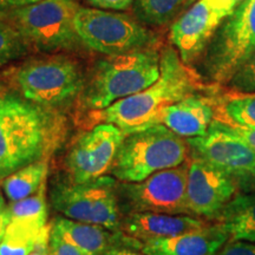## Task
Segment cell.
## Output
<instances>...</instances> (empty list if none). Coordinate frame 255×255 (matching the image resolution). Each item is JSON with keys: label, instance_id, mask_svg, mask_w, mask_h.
I'll return each mask as SVG.
<instances>
[{"label": "cell", "instance_id": "2e32d148", "mask_svg": "<svg viewBox=\"0 0 255 255\" xmlns=\"http://www.w3.org/2000/svg\"><path fill=\"white\" fill-rule=\"evenodd\" d=\"M214 116V100L191 95L165 108L155 124L167 127L181 137L193 138L208 131Z\"/></svg>", "mask_w": 255, "mask_h": 255}, {"label": "cell", "instance_id": "e575fe53", "mask_svg": "<svg viewBox=\"0 0 255 255\" xmlns=\"http://www.w3.org/2000/svg\"><path fill=\"white\" fill-rule=\"evenodd\" d=\"M5 92V89H4V85L1 84V82H0V95H2Z\"/></svg>", "mask_w": 255, "mask_h": 255}, {"label": "cell", "instance_id": "ffe728a7", "mask_svg": "<svg viewBox=\"0 0 255 255\" xmlns=\"http://www.w3.org/2000/svg\"><path fill=\"white\" fill-rule=\"evenodd\" d=\"M214 121L233 128L255 129V92L233 91L214 101Z\"/></svg>", "mask_w": 255, "mask_h": 255}, {"label": "cell", "instance_id": "4316f807", "mask_svg": "<svg viewBox=\"0 0 255 255\" xmlns=\"http://www.w3.org/2000/svg\"><path fill=\"white\" fill-rule=\"evenodd\" d=\"M49 255H83L75 246L69 244L58 233L51 229L49 239Z\"/></svg>", "mask_w": 255, "mask_h": 255}, {"label": "cell", "instance_id": "d590c367", "mask_svg": "<svg viewBox=\"0 0 255 255\" xmlns=\"http://www.w3.org/2000/svg\"><path fill=\"white\" fill-rule=\"evenodd\" d=\"M196 0H189V2H188V4H193V2H195Z\"/></svg>", "mask_w": 255, "mask_h": 255}, {"label": "cell", "instance_id": "7402d4cb", "mask_svg": "<svg viewBox=\"0 0 255 255\" xmlns=\"http://www.w3.org/2000/svg\"><path fill=\"white\" fill-rule=\"evenodd\" d=\"M9 222H15L26 227L43 231L46 228L47 205L45 199V183L39 188L36 194L26 199L9 202L8 205Z\"/></svg>", "mask_w": 255, "mask_h": 255}, {"label": "cell", "instance_id": "d6986e66", "mask_svg": "<svg viewBox=\"0 0 255 255\" xmlns=\"http://www.w3.org/2000/svg\"><path fill=\"white\" fill-rule=\"evenodd\" d=\"M219 216L229 240L255 244V194H237Z\"/></svg>", "mask_w": 255, "mask_h": 255}, {"label": "cell", "instance_id": "7c38bea8", "mask_svg": "<svg viewBox=\"0 0 255 255\" xmlns=\"http://www.w3.org/2000/svg\"><path fill=\"white\" fill-rule=\"evenodd\" d=\"M235 7L233 0H196L174 21L169 38L184 64L200 58Z\"/></svg>", "mask_w": 255, "mask_h": 255}, {"label": "cell", "instance_id": "1f68e13d", "mask_svg": "<svg viewBox=\"0 0 255 255\" xmlns=\"http://www.w3.org/2000/svg\"><path fill=\"white\" fill-rule=\"evenodd\" d=\"M231 129L235 135H238L247 145L255 150V129H241V128L233 127H231Z\"/></svg>", "mask_w": 255, "mask_h": 255}, {"label": "cell", "instance_id": "ba28073f", "mask_svg": "<svg viewBox=\"0 0 255 255\" xmlns=\"http://www.w3.org/2000/svg\"><path fill=\"white\" fill-rule=\"evenodd\" d=\"M255 52V0H244L216 31L205 51L203 75L215 83L231 81Z\"/></svg>", "mask_w": 255, "mask_h": 255}, {"label": "cell", "instance_id": "9a60e30c", "mask_svg": "<svg viewBox=\"0 0 255 255\" xmlns=\"http://www.w3.org/2000/svg\"><path fill=\"white\" fill-rule=\"evenodd\" d=\"M228 239L227 231L220 223L176 237L142 241L139 246L145 255H215Z\"/></svg>", "mask_w": 255, "mask_h": 255}, {"label": "cell", "instance_id": "d4e9b609", "mask_svg": "<svg viewBox=\"0 0 255 255\" xmlns=\"http://www.w3.org/2000/svg\"><path fill=\"white\" fill-rule=\"evenodd\" d=\"M30 45L14 26L0 18V66L7 65L26 55Z\"/></svg>", "mask_w": 255, "mask_h": 255}, {"label": "cell", "instance_id": "44dd1931", "mask_svg": "<svg viewBox=\"0 0 255 255\" xmlns=\"http://www.w3.org/2000/svg\"><path fill=\"white\" fill-rule=\"evenodd\" d=\"M47 170H49V163L46 159H40L25 165L2 181V193L9 202L30 197L45 183Z\"/></svg>", "mask_w": 255, "mask_h": 255}, {"label": "cell", "instance_id": "52a82bcc", "mask_svg": "<svg viewBox=\"0 0 255 255\" xmlns=\"http://www.w3.org/2000/svg\"><path fill=\"white\" fill-rule=\"evenodd\" d=\"M75 28L82 44L105 56H116L154 47L157 37L127 13L79 6Z\"/></svg>", "mask_w": 255, "mask_h": 255}, {"label": "cell", "instance_id": "30bf717a", "mask_svg": "<svg viewBox=\"0 0 255 255\" xmlns=\"http://www.w3.org/2000/svg\"><path fill=\"white\" fill-rule=\"evenodd\" d=\"M187 142L191 156L231 175L239 187H255V150L227 124L214 121L205 135L188 138Z\"/></svg>", "mask_w": 255, "mask_h": 255}, {"label": "cell", "instance_id": "7a4b0ae2", "mask_svg": "<svg viewBox=\"0 0 255 255\" xmlns=\"http://www.w3.org/2000/svg\"><path fill=\"white\" fill-rule=\"evenodd\" d=\"M201 88L199 75L182 62L175 47L165 46L161 52V75L154 84L92 114L97 122L114 124L129 133L155 126L165 108L195 95Z\"/></svg>", "mask_w": 255, "mask_h": 255}, {"label": "cell", "instance_id": "83f0119b", "mask_svg": "<svg viewBox=\"0 0 255 255\" xmlns=\"http://www.w3.org/2000/svg\"><path fill=\"white\" fill-rule=\"evenodd\" d=\"M215 255H255V244L247 241H231Z\"/></svg>", "mask_w": 255, "mask_h": 255}, {"label": "cell", "instance_id": "4fadbf2b", "mask_svg": "<svg viewBox=\"0 0 255 255\" xmlns=\"http://www.w3.org/2000/svg\"><path fill=\"white\" fill-rule=\"evenodd\" d=\"M127 133L109 123H98L78 136L66 156L71 183H85L105 176Z\"/></svg>", "mask_w": 255, "mask_h": 255}, {"label": "cell", "instance_id": "f1b7e54d", "mask_svg": "<svg viewBox=\"0 0 255 255\" xmlns=\"http://www.w3.org/2000/svg\"><path fill=\"white\" fill-rule=\"evenodd\" d=\"M85 2L94 8L107 9V11H124L131 7L135 0H85Z\"/></svg>", "mask_w": 255, "mask_h": 255}, {"label": "cell", "instance_id": "3957f363", "mask_svg": "<svg viewBox=\"0 0 255 255\" xmlns=\"http://www.w3.org/2000/svg\"><path fill=\"white\" fill-rule=\"evenodd\" d=\"M161 75V53L156 47L100 59L85 78L81 107L91 113L149 88Z\"/></svg>", "mask_w": 255, "mask_h": 255}, {"label": "cell", "instance_id": "8992f818", "mask_svg": "<svg viewBox=\"0 0 255 255\" xmlns=\"http://www.w3.org/2000/svg\"><path fill=\"white\" fill-rule=\"evenodd\" d=\"M9 76L21 97L49 109L78 97L87 78L77 60L63 55L31 58Z\"/></svg>", "mask_w": 255, "mask_h": 255}, {"label": "cell", "instance_id": "8fae6325", "mask_svg": "<svg viewBox=\"0 0 255 255\" xmlns=\"http://www.w3.org/2000/svg\"><path fill=\"white\" fill-rule=\"evenodd\" d=\"M189 162L157 171L141 182L124 183L121 195L132 213L191 215L187 202Z\"/></svg>", "mask_w": 255, "mask_h": 255}, {"label": "cell", "instance_id": "ac0fdd59", "mask_svg": "<svg viewBox=\"0 0 255 255\" xmlns=\"http://www.w3.org/2000/svg\"><path fill=\"white\" fill-rule=\"evenodd\" d=\"M52 229L83 255H103L109 250L110 234L102 226L59 218Z\"/></svg>", "mask_w": 255, "mask_h": 255}, {"label": "cell", "instance_id": "836d02e7", "mask_svg": "<svg viewBox=\"0 0 255 255\" xmlns=\"http://www.w3.org/2000/svg\"><path fill=\"white\" fill-rule=\"evenodd\" d=\"M103 255H145V254L136 253V252H132L130 250H120V248H114V250H108Z\"/></svg>", "mask_w": 255, "mask_h": 255}, {"label": "cell", "instance_id": "9c48e42d", "mask_svg": "<svg viewBox=\"0 0 255 255\" xmlns=\"http://www.w3.org/2000/svg\"><path fill=\"white\" fill-rule=\"evenodd\" d=\"M119 195L110 176L85 183L58 184L51 191V202L57 212L75 221L119 228Z\"/></svg>", "mask_w": 255, "mask_h": 255}, {"label": "cell", "instance_id": "4dcf8cb0", "mask_svg": "<svg viewBox=\"0 0 255 255\" xmlns=\"http://www.w3.org/2000/svg\"><path fill=\"white\" fill-rule=\"evenodd\" d=\"M50 233L51 231L49 227L45 228V231L43 232L41 237L38 241L37 246L34 247V250L31 252L28 255H49V239H50Z\"/></svg>", "mask_w": 255, "mask_h": 255}, {"label": "cell", "instance_id": "f546056e", "mask_svg": "<svg viewBox=\"0 0 255 255\" xmlns=\"http://www.w3.org/2000/svg\"><path fill=\"white\" fill-rule=\"evenodd\" d=\"M8 223V205H6L5 195L2 193V190L0 189V242H1L2 238H4Z\"/></svg>", "mask_w": 255, "mask_h": 255}, {"label": "cell", "instance_id": "e0dca14e", "mask_svg": "<svg viewBox=\"0 0 255 255\" xmlns=\"http://www.w3.org/2000/svg\"><path fill=\"white\" fill-rule=\"evenodd\" d=\"M205 227H207L205 221L191 215H170L146 212L131 213L122 225L124 234L141 240V242L152 239L176 237Z\"/></svg>", "mask_w": 255, "mask_h": 255}, {"label": "cell", "instance_id": "5bb4252c", "mask_svg": "<svg viewBox=\"0 0 255 255\" xmlns=\"http://www.w3.org/2000/svg\"><path fill=\"white\" fill-rule=\"evenodd\" d=\"M238 188L239 184L231 175L191 156L187 181V202L191 214L219 216L237 195Z\"/></svg>", "mask_w": 255, "mask_h": 255}, {"label": "cell", "instance_id": "6da1fadb", "mask_svg": "<svg viewBox=\"0 0 255 255\" xmlns=\"http://www.w3.org/2000/svg\"><path fill=\"white\" fill-rule=\"evenodd\" d=\"M63 119L15 94L0 95V183L12 173L45 159L62 141Z\"/></svg>", "mask_w": 255, "mask_h": 255}, {"label": "cell", "instance_id": "277c9868", "mask_svg": "<svg viewBox=\"0 0 255 255\" xmlns=\"http://www.w3.org/2000/svg\"><path fill=\"white\" fill-rule=\"evenodd\" d=\"M188 152L183 137L155 124L127 133L110 171L123 182H141L157 171L184 163Z\"/></svg>", "mask_w": 255, "mask_h": 255}, {"label": "cell", "instance_id": "484cf974", "mask_svg": "<svg viewBox=\"0 0 255 255\" xmlns=\"http://www.w3.org/2000/svg\"><path fill=\"white\" fill-rule=\"evenodd\" d=\"M228 84L235 91L255 92V52L237 70Z\"/></svg>", "mask_w": 255, "mask_h": 255}, {"label": "cell", "instance_id": "603a6c76", "mask_svg": "<svg viewBox=\"0 0 255 255\" xmlns=\"http://www.w3.org/2000/svg\"><path fill=\"white\" fill-rule=\"evenodd\" d=\"M189 0H135L133 15L148 26H164L173 21Z\"/></svg>", "mask_w": 255, "mask_h": 255}, {"label": "cell", "instance_id": "5b68a950", "mask_svg": "<svg viewBox=\"0 0 255 255\" xmlns=\"http://www.w3.org/2000/svg\"><path fill=\"white\" fill-rule=\"evenodd\" d=\"M78 7L75 0H39L23 7L0 11V18L17 28L30 47L56 53L83 45L75 28Z\"/></svg>", "mask_w": 255, "mask_h": 255}, {"label": "cell", "instance_id": "d6a6232c", "mask_svg": "<svg viewBox=\"0 0 255 255\" xmlns=\"http://www.w3.org/2000/svg\"><path fill=\"white\" fill-rule=\"evenodd\" d=\"M37 1L39 0H0V11L23 7V6L34 4Z\"/></svg>", "mask_w": 255, "mask_h": 255}, {"label": "cell", "instance_id": "cb8c5ba5", "mask_svg": "<svg viewBox=\"0 0 255 255\" xmlns=\"http://www.w3.org/2000/svg\"><path fill=\"white\" fill-rule=\"evenodd\" d=\"M44 231L9 222L0 242V255H28L37 246Z\"/></svg>", "mask_w": 255, "mask_h": 255}]
</instances>
